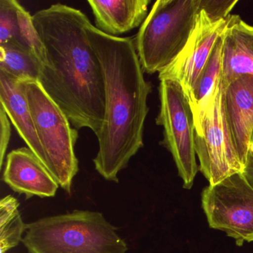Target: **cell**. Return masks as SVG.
<instances>
[{"label": "cell", "mask_w": 253, "mask_h": 253, "mask_svg": "<svg viewBox=\"0 0 253 253\" xmlns=\"http://www.w3.org/2000/svg\"><path fill=\"white\" fill-rule=\"evenodd\" d=\"M43 44L45 62L38 82L68 117L72 126L97 134L105 112L103 71L81 10L57 3L32 16Z\"/></svg>", "instance_id": "obj_1"}, {"label": "cell", "mask_w": 253, "mask_h": 253, "mask_svg": "<svg viewBox=\"0 0 253 253\" xmlns=\"http://www.w3.org/2000/svg\"><path fill=\"white\" fill-rule=\"evenodd\" d=\"M86 32L105 87L104 118L96 134L99 149L93 162L105 180L118 183V174L143 146L152 85L145 80L133 38L106 35L91 23Z\"/></svg>", "instance_id": "obj_2"}, {"label": "cell", "mask_w": 253, "mask_h": 253, "mask_svg": "<svg viewBox=\"0 0 253 253\" xmlns=\"http://www.w3.org/2000/svg\"><path fill=\"white\" fill-rule=\"evenodd\" d=\"M117 230L103 213L74 210L28 223L22 243L27 253H127Z\"/></svg>", "instance_id": "obj_3"}, {"label": "cell", "mask_w": 253, "mask_h": 253, "mask_svg": "<svg viewBox=\"0 0 253 253\" xmlns=\"http://www.w3.org/2000/svg\"><path fill=\"white\" fill-rule=\"evenodd\" d=\"M201 0H158L134 38L144 73H161L187 43L201 11Z\"/></svg>", "instance_id": "obj_4"}, {"label": "cell", "mask_w": 253, "mask_h": 253, "mask_svg": "<svg viewBox=\"0 0 253 253\" xmlns=\"http://www.w3.org/2000/svg\"><path fill=\"white\" fill-rule=\"evenodd\" d=\"M26 95L45 158V167L68 194L79 171L75 152L78 130L38 81L26 84Z\"/></svg>", "instance_id": "obj_5"}, {"label": "cell", "mask_w": 253, "mask_h": 253, "mask_svg": "<svg viewBox=\"0 0 253 253\" xmlns=\"http://www.w3.org/2000/svg\"><path fill=\"white\" fill-rule=\"evenodd\" d=\"M161 106L157 125L164 128L161 144L171 154L183 187L193 186L200 170L195 152V125L189 97L180 83L173 79L161 80Z\"/></svg>", "instance_id": "obj_6"}, {"label": "cell", "mask_w": 253, "mask_h": 253, "mask_svg": "<svg viewBox=\"0 0 253 253\" xmlns=\"http://www.w3.org/2000/svg\"><path fill=\"white\" fill-rule=\"evenodd\" d=\"M201 204L210 227L226 232L238 246L253 242V188L242 172L204 188Z\"/></svg>", "instance_id": "obj_7"}, {"label": "cell", "mask_w": 253, "mask_h": 253, "mask_svg": "<svg viewBox=\"0 0 253 253\" xmlns=\"http://www.w3.org/2000/svg\"><path fill=\"white\" fill-rule=\"evenodd\" d=\"M222 97L221 81L199 128L195 131V152L199 158L200 171L211 186L232 174L243 172L244 168L229 134Z\"/></svg>", "instance_id": "obj_8"}, {"label": "cell", "mask_w": 253, "mask_h": 253, "mask_svg": "<svg viewBox=\"0 0 253 253\" xmlns=\"http://www.w3.org/2000/svg\"><path fill=\"white\" fill-rule=\"evenodd\" d=\"M227 25L226 20H216L201 10L195 28L183 51L165 70L159 73L160 81L173 79L180 83L189 97L217 40Z\"/></svg>", "instance_id": "obj_9"}, {"label": "cell", "mask_w": 253, "mask_h": 253, "mask_svg": "<svg viewBox=\"0 0 253 253\" xmlns=\"http://www.w3.org/2000/svg\"><path fill=\"white\" fill-rule=\"evenodd\" d=\"M222 101L234 147L244 167L253 131V77H240L223 86Z\"/></svg>", "instance_id": "obj_10"}, {"label": "cell", "mask_w": 253, "mask_h": 253, "mask_svg": "<svg viewBox=\"0 0 253 253\" xmlns=\"http://www.w3.org/2000/svg\"><path fill=\"white\" fill-rule=\"evenodd\" d=\"M2 180L14 192L26 195L51 198L60 185L29 147L11 151L7 155Z\"/></svg>", "instance_id": "obj_11"}, {"label": "cell", "mask_w": 253, "mask_h": 253, "mask_svg": "<svg viewBox=\"0 0 253 253\" xmlns=\"http://www.w3.org/2000/svg\"><path fill=\"white\" fill-rule=\"evenodd\" d=\"M222 38L223 86L240 77H253V26L239 16L230 14Z\"/></svg>", "instance_id": "obj_12"}, {"label": "cell", "mask_w": 253, "mask_h": 253, "mask_svg": "<svg viewBox=\"0 0 253 253\" xmlns=\"http://www.w3.org/2000/svg\"><path fill=\"white\" fill-rule=\"evenodd\" d=\"M26 83L0 71V105L28 147L45 166V155L26 95Z\"/></svg>", "instance_id": "obj_13"}, {"label": "cell", "mask_w": 253, "mask_h": 253, "mask_svg": "<svg viewBox=\"0 0 253 253\" xmlns=\"http://www.w3.org/2000/svg\"><path fill=\"white\" fill-rule=\"evenodd\" d=\"M96 28L106 35L128 33L141 26L148 16L151 0H88Z\"/></svg>", "instance_id": "obj_14"}, {"label": "cell", "mask_w": 253, "mask_h": 253, "mask_svg": "<svg viewBox=\"0 0 253 253\" xmlns=\"http://www.w3.org/2000/svg\"><path fill=\"white\" fill-rule=\"evenodd\" d=\"M222 36L217 40L205 66L201 71L189 94V98L195 120V131L199 128L204 114L214 98L221 83Z\"/></svg>", "instance_id": "obj_15"}, {"label": "cell", "mask_w": 253, "mask_h": 253, "mask_svg": "<svg viewBox=\"0 0 253 253\" xmlns=\"http://www.w3.org/2000/svg\"><path fill=\"white\" fill-rule=\"evenodd\" d=\"M42 65L28 50L16 44L0 46V71L24 81H38Z\"/></svg>", "instance_id": "obj_16"}, {"label": "cell", "mask_w": 253, "mask_h": 253, "mask_svg": "<svg viewBox=\"0 0 253 253\" xmlns=\"http://www.w3.org/2000/svg\"><path fill=\"white\" fill-rule=\"evenodd\" d=\"M20 203L15 197L7 195L0 201V253H6L23 241L27 230L20 214Z\"/></svg>", "instance_id": "obj_17"}, {"label": "cell", "mask_w": 253, "mask_h": 253, "mask_svg": "<svg viewBox=\"0 0 253 253\" xmlns=\"http://www.w3.org/2000/svg\"><path fill=\"white\" fill-rule=\"evenodd\" d=\"M19 25V38L17 45L30 51L43 66L45 53L43 44L33 23L32 16L20 3L17 7Z\"/></svg>", "instance_id": "obj_18"}, {"label": "cell", "mask_w": 253, "mask_h": 253, "mask_svg": "<svg viewBox=\"0 0 253 253\" xmlns=\"http://www.w3.org/2000/svg\"><path fill=\"white\" fill-rule=\"evenodd\" d=\"M17 4L16 0H0V46L18 43Z\"/></svg>", "instance_id": "obj_19"}, {"label": "cell", "mask_w": 253, "mask_h": 253, "mask_svg": "<svg viewBox=\"0 0 253 253\" xmlns=\"http://www.w3.org/2000/svg\"><path fill=\"white\" fill-rule=\"evenodd\" d=\"M237 3L238 0H201V8L214 20H226L230 15V11L233 9Z\"/></svg>", "instance_id": "obj_20"}, {"label": "cell", "mask_w": 253, "mask_h": 253, "mask_svg": "<svg viewBox=\"0 0 253 253\" xmlns=\"http://www.w3.org/2000/svg\"><path fill=\"white\" fill-rule=\"evenodd\" d=\"M10 119L4 108L0 105V168L3 167L6 151L11 135V125Z\"/></svg>", "instance_id": "obj_21"}, {"label": "cell", "mask_w": 253, "mask_h": 253, "mask_svg": "<svg viewBox=\"0 0 253 253\" xmlns=\"http://www.w3.org/2000/svg\"><path fill=\"white\" fill-rule=\"evenodd\" d=\"M242 173L250 186L253 188V142L250 143L247 161Z\"/></svg>", "instance_id": "obj_22"}, {"label": "cell", "mask_w": 253, "mask_h": 253, "mask_svg": "<svg viewBox=\"0 0 253 253\" xmlns=\"http://www.w3.org/2000/svg\"><path fill=\"white\" fill-rule=\"evenodd\" d=\"M251 142H253V134H252Z\"/></svg>", "instance_id": "obj_23"}]
</instances>
